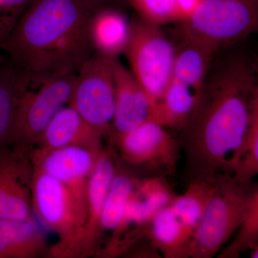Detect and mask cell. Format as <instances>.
Wrapping results in <instances>:
<instances>
[{"label": "cell", "mask_w": 258, "mask_h": 258, "mask_svg": "<svg viewBox=\"0 0 258 258\" xmlns=\"http://www.w3.org/2000/svg\"><path fill=\"white\" fill-rule=\"evenodd\" d=\"M228 48L214 57L192 112L176 139L184 152L188 182L233 174L258 108L257 62L244 51Z\"/></svg>", "instance_id": "6da1fadb"}, {"label": "cell", "mask_w": 258, "mask_h": 258, "mask_svg": "<svg viewBox=\"0 0 258 258\" xmlns=\"http://www.w3.org/2000/svg\"><path fill=\"white\" fill-rule=\"evenodd\" d=\"M85 0H32L0 50L38 79L76 74L93 54Z\"/></svg>", "instance_id": "7a4b0ae2"}, {"label": "cell", "mask_w": 258, "mask_h": 258, "mask_svg": "<svg viewBox=\"0 0 258 258\" xmlns=\"http://www.w3.org/2000/svg\"><path fill=\"white\" fill-rule=\"evenodd\" d=\"M33 215L58 242L49 248L47 257H86V212L64 185L34 167L32 184Z\"/></svg>", "instance_id": "3957f363"}, {"label": "cell", "mask_w": 258, "mask_h": 258, "mask_svg": "<svg viewBox=\"0 0 258 258\" xmlns=\"http://www.w3.org/2000/svg\"><path fill=\"white\" fill-rule=\"evenodd\" d=\"M181 24L184 42L216 55L257 30L258 0H201Z\"/></svg>", "instance_id": "277c9868"}, {"label": "cell", "mask_w": 258, "mask_h": 258, "mask_svg": "<svg viewBox=\"0 0 258 258\" xmlns=\"http://www.w3.org/2000/svg\"><path fill=\"white\" fill-rule=\"evenodd\" d=\"M255 183L242 184L232 174L222 173L214 179L213 190L199 222L188 257L211 258L237 232Z\"/></svg>", "instance_id": "5b68a950"}, {"label": "cell", "mask_w": 258, "mask_h": 258, "mask_svg": "<svg viewBox=\"0 0 258 258\" xmlns=\"http://www.w3.org/2000/svg\"><path fill=\"white\" fill-rule=\"evenodd\" d=\"M123 53L152 108L172 79L176 47L159 26L137 16L131 20L130 36Z\"/></svg>", "instance_id": "8992f818"}, {"label": "cell", "mask_w": 258, "mask_h": 258, "mask_svg": "<svg viewBox=\"0 0 258 258\" xmlns=\"http://www.w3.org/2000/svg\"><path fill=\"white\" fill-rule=\"evenodd\" d=\"M118 157L125 166L147 176H175L180 146L164 127L147 119L132 132L110 134Z\"/></svg>", "instance_id": "52a82bcc"}, {"label": "cell", "mask_w": 258, "mask_h": 258, "mask_svg": "<svg viewBox=\"0 0 258 258\" xmlns=\"http://www.w3.org/2000/svg\"><path fill=\"white\" fill-rule=\"evenodd\" d=\"M76 74L37 79L19 107L12 144L32 148L51 120L69 105Z\"/></svg>", "instance_id": "ba28073f"}, {"label": "cell", "mask_w": 258, "mask_h": 258, "mask_svg": "<svg viewBox=\"0 0 258 258\" xmlns=\"http://www.w3.org/2000/svg\"><path fill=\"white\" fill-rule=\"evenodd\" d=\"M112 59L93 52L76 72L69 105L88 124L106 137L112 131L115 111V87Z\"/></svg>", "instance_id": "9c48e42d"}, {"label": "cell", "mask_w": 258, "mask_h": 258, "mask_svg": "<svg viewBox=\"0 0 258 258\" xmlns=\"http://www.w3.org/2000/svg\"><path fill=\"white\" fill-rule=\"evenodd\" d=\"M31 149L18 144L0 147V219L23 221L34 217Z\"/></svg>", "instance_id": "30bf717a"}, {"label": "cell", "mask_w": 258, "mask_h": 258, "mask_svg": "<svg viewBox=\"0 0 258 258\" xmlns=\"http://www.w3.org/2000/svg\"><path fill=\"white\" fill-rule=\"evenodd\" d=\"M101 150L78 146L47 152H37L31 149V157L34 167L64 185L86 215L88 183Z\"/></svg>", "instance_id": "8fae6325"}, {"label": "cell", "mask_w": 258, "mask_h": 258, "mask_svg": "<svg viewBox=\"0 0 258 258\" xmlns=\"http://www.w3.org/2000/svg\"><path fill=\"white\" fill-rule=\"evenodd\" d=\"M111 69L115 87V111L111 134L128 133L148 119L152 103L135 76L118 59H112Z\"/></svg>", "instance_id": "7c38bea8"}, {"label": "cell", "mask_w": 258, "mask_h": 258, "mask_svg": "<svg viewBox=\"0 0 258 258\" xmlns=\"http://www.w3.org/2000/svg\"><path fill=\"white\" fill-rule=\"evenodd\" d=\"M117 155L110 148H103L90 176L86 192L85 223L86 257L96 255L101 239L102 212L116 171Z\"/></svg>", "instance_id": "4fadbf2b"}, {"label": "cell", "mask_w": 258, "mask_h": 258, "mask_svg": "<svg viewBox=\"0 0 258 258\" xmlns=\"http://www.w3.org/2000/svg\"><path fill=\"white\" fill-rule=\"evenodd\" d=\"M103 138L99 132L88 124L72 106L68 105L51 120L32 149L47 152L78 146L100 151L103 149Z\"/></svg>", "instance_id": "5bb4252c"}, {"label": "cell", "mask_w": 258, "mask_h": 258, "mask_svg": "<svg viewBox=\"0 0 258 258\" xmlns=\"http://www.w3.org/2000/svg\"><path fill=\"white\" fill-rule=\"evenodd\" d=\"M35 81L13 61L0 64V147L12 144L19 107Z\"/></svg>", "instance_id": "9a60e30c"}, {"label": "cell", "mask_w": 258, "mask_h": 258, "mask_svg": "<svg viewBox=\"0 0 258 258\" xmlns=\"http://www.w3.org/2000/svg\"><path fill=\"white\" fill-rule=\"evenodd\" d=\"M131 31L129 20L123 10L108 8L97 10L89 25V37L93 52L109 59L123 53Z\"/></svg>", "instance_id": "2e32d148"}, {"label": "cell", "mask_w": 258, "mask_h": 258, "mask_svg": "<svg viewBox=\"0 0 258 258\" xmlns=\"http://www.w3.org/2000/svg\"><path fill=\"white\" fill-rule=\"evenodd\" d=\"M46 235L34 217L23 221L0 219V258L47 255Z\"/></svg>", "instance_id": "e0dca14e"}, {"label": "cell", "mask_w": 258, "mask_h": 258, "mask_svg": "<svg viewBox=\"0 0 258 258\" xmlns=\"http://www.w3.org/2000/svg\"><path fill=\"white\" fill-rule=\"evenodd\" d=\"M194 232L180 221L169 205L158 211L147 231L151 245L166 258H188Z\"/></svg>", "instance_id": "ac0fdd59"}, {"label": "cell", "mask_w": 258, "mask_h": 258, "mask_svg": "<svg viewBox=\"0 0 258 258\" xmlns=\"http://www.w3.org/2000/svg\"><path fill=\"white\" fill-rule=\"evenodd\" d=\"M197 98L196 93L189 86L172 79L160 100L152 107L148 119L165 128L181 132L189 119Z\"/></svg>", "instance_id": "d6986e66"}, {"label": "cell", "mask_w": 258, "mask_h": 258, "mask_svg": "<svg viewBox=\"0 0 258 258\" xmlns=\"http://www.w3.org/2000/svg\"><path fill=\"white\" fill-rule=\"evenodd\" d=\"M117 155V154H116ZM138 179L117 156L116 171L107 195L101 218V232L114 231L123 217Z\"/></svg>", "instance_id": "ffe728a7"}, {"label": "cell", "mask_w": 258, "mask_h": 258, "mask_svg": "<svg viewBox=\"0 0 258 258\" xmlns=\"http://www.w3.org/2000/svg\"><path fill=\"white\" fill-rule=\"evenodd\" d=\"M215 55L198 45L184 42L176 50L172 79L189 86L198 96Z\"/></svg>", "instance_id": "44dd1931"}, {"label": "cell", "mask_w": 258, "mask_h": 258, "mask_svg": "<svg viewBox=\"0 0 258 258\" xmlns=\"http://www.w3.org/2000/svg\"><path fill=\"white\" fill-rule=\"evenodd\" d=\"M214 179L212 181H189L184 194L180 196L176 195L169 205L180 221L194 230L201 220L211 198Z\"/></svg>", "instance_id": "7402d4cb"}, {"label": "cell", "mask_w": 258, "mask_h": 258, "mask_svg": "<svg viewBox=\"0 0 258 258\" xmlns=\"http://www.w3.org/2000/svg\"><path fill=\"white\" fill-rule=\"evenodd\" d=\"M235 239L217 256L218 258H238L242 252L258 246V187L252 191L247 210L239 226Z\"/></svg>", "instance_id": "603a6c76"}, {"label": "cell", "mask_w": 258, "mask_h": 258, "mask_svg": "<svg viewBox=\"0 0 258 258\" xmlns=\"http://www.w3.org/2000/svg\"><path fill=\"white\" fill-rule=\"evenodd\" d=\"M139 18L159 25L182 21L179 0H129Z\"/></svg>", "instance_id": "cb8c5ba5"}, {"label": "cell", "mask_w": 258, "mask_h": 258, "mask_svg": "<svg viewBox=\"0 0 258 258\" xmlns=\"http://www.w3.org/2000/svg\"><path fill=\"white\" fill-rule=\"evenodd\" d=\"M258 173V108L254 110L244 142L242 155L233 177L242 184L252 182Z\"/></svg>", "instance_id": "d4e9b609"}, {"label": "cell", "mask_w": 258, "mask_h": 258, "mask_svg": "<svg viewBox=\"0 0 258 258\" xmlns=\"http://www.w3.org/2000/svg\"><path fill=\"white\" fill-rule=\"evenodd\" d=\"M136 187L148 206L156 212L170 205L176 196L163 176H146L139 180Z\"/></svg>", "instance_id": "484cf974"}, {"label": "cell", "mask_w": 258, "mask_h": 258, "mask_svg": "<svg viewBox=\"0 0 258 258\" xmlns=\"http://www.w3.org/2000/svg\"><path fill=\"white\" fill-rule=\"evenodd\" d=\"M32 0H0V42L13 31Z\"/></svg>", "instance_id": "4316f807"}, {"label": "cell", "mask_w": 258, "mask_h": 258, "mask_svg": "<svg viewBox=\"0 0 258 258\" xmlns=\"http://www.w3.org/2000/svg\"><path fill=\"white\" fill-rule=\"evenodd\" d=\"M85 1L94 12L108 8L123 10V8L130 6L129 0H85Z\"/></svg>", "instance_id": "83f0119b"}, {"label": "cell", "mask_w": 258, "mask_h": 258, "mask_svg": "<svg viewBox=\"0 0 258 258\" xmlns=\"http://www.w3.org/2000/svg\"><path fill=\"white\" fill-rule=\"evenodd\" d=\"M251 250H252V253H251V257L257 258L258 257V246H257V247H254V248L251 249Z\"/></svg>", "instance_id": "f1b7e54d"}, {"label": "cell", "mask_w": 258, "mask_h": 258, "mask_svg": "<svg viewBox=\"0 0 258 258\" xmlns=\"http://www.w3.org/2000/svg\"><path fill=\"white\" fill-rule=\"evenodd\" d=\"M5 60L4 59V57H3V56L1 54H0V64L3 63V62H4Z\"/></svg>", "instance_id": "f546056e"}]
</instances>
